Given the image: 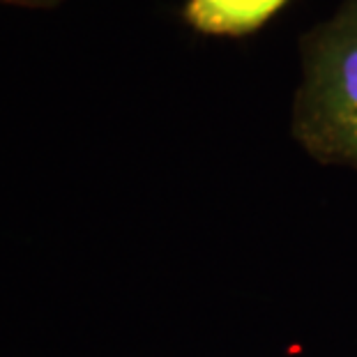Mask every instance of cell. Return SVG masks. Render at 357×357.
Here are the masks:
<instances>
[{
  "instance_id": "cell-1",
  "label": "cell",
  "mask_w": 357,
  "mask_h": 357,
  "mask_svg": "<svg viewBox=\"0 0 357 357\" xmlns=\"http://www.w3.org/2000/svg\"><path fill=\"white\" fill-rule=\"evenodd\" d=\"M302 81L293 104V136L323 164L357 171V0L300 40Z\"/></svg>"
},
{
  "instance_id": "cell-3",
  "label": "cell",
  "mask_w": 357,
  "mask_h": 357,
  "mask_svg": "<svg viewBox=\"0 0 357 357\" xmlns=\"http://www.w3.org/2000/svg\"><path fill=\"white\" fill-rule=\"evenodd\" d=\"M7 5H17V7H56L63 0H0Z\"/></svg>"
},
{
  "instance_id": "cell-2",
  "label": "cell",
  "mask_w": 357,
  "mask_h": 357,
  "mask_svg": "<svg viewBox=\"0 0 357 357\" xmlns=\"http://www.w3.org/2000/svg\"><path fill=\"white\" fill-rule=\"evenodd\" d=\"M288 0H187L185 19L203 35L242 37L265 26Z\"/></svg>"
}]
</instances>
